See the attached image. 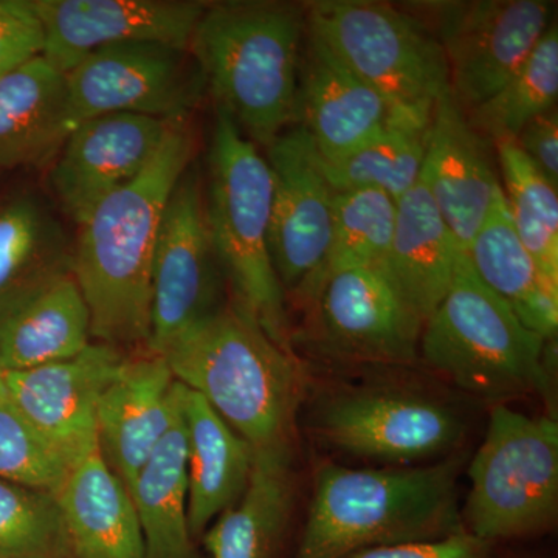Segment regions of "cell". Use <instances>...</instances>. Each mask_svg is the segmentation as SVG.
<instances>
[{
  "label": "cell",
  "mask_w": 558,
  "mask_h": 558,
  "mask_svg": "<svg viewBox=\"0 0 558 558\" xmlns=\"http://www.w3.org/2000/svg\"><path fill=\"white\" fill-rule=\"evenodd\" d=\"M495 154L513 229L539 270L558 284L557 189L515 143H497Z\"/></svg>",
  "instance_id": "cell-33"
},
{
  "label": "cell",
  "mask_w": 558,
  "mask_h": 558,
  "mask_svg": "<svg viewBox=\"0 0 558 558\" xmlns=\"http://www.w3.org/2000/svg\"><path fill=\"white\" fill-rule=\"evenodd\" d=\"M72 269V242L49 202L32 191L2 197L0 322Z\"/></svg>",
  "instance_id": "cell-22"
},
{
  "label": "cell",
  "mask_w": 558,
  "mask_h": 558,
  "mask_svg": "<svg viewBox=\"0 0 558 558\" xmlns=\"http://www.w3.org/2000/svg\"><path fill=\"white\" fill-rule=\"evenodd\" d=\"M418 182L468 252L501 191L495 146L470 126L450 89L435 102Z\"/></svg>",
  "instance_id": "cell-18"
},
{
  "label": "cell",
  "mask_w": 558,
  "mask_h": 558,
  "mask_svg": "<svg viewBox=\"0 0 558 558\" xmlns=\"http://www.w3.org/2000/svg\"><path fill=\"white\" fill-rule=\"evenodd\" d=\"M7 396V388H5V381H3V371L0 369V400L5 398Z\"/></svg>",
  "instance_id": "cell-39"
},
{
  "label": "cell",
  "mask_w": 558,
  "mask_h": 558,
  "mask_svg": "<svg viewBox=\"0 0 558 558\" xmlns=\"http://www.w3.org/2000/svg\"><path fill=\"white\" fill-rule=\"evenodd\" d=\"M54 497L73 558H146L130 490L109 468L98 446L73 465Z\"/></svg>",
  "instance_id": "cell-21"
},
{
  "label": "cell",
  "mask_w": 558,
  "mask_h": 558,
  "mask_svg": "<svg viewBox=\"0 0 558 558\" xmlns=\"http://www.w3.org/2000/svg\"><path fill=\"white\" fill-rule=\"evenodd\" d=\"M517 148L546 179L558 189V113L557 108L546 110L529 121L517 135Z\"/></svg>",
  "instance_id": "cell-38"
},
{
  "label": "cell",
  "mask_w": 558,
  "mask_h": 558,
  "mask_svg": "<svg viewBox=\"0 0 558 558\" xmlns=\"http://www.w3.org/2000/svg\"><path fill=\"white\" fill-rule=\"evenodd\" d=\"M73 130L64 73L46 58L0 78V168L44 163Z\"/></svg>",
  "instance_id": "cell-26"
},
{
  "label": "cell",
  "mask_w": 558,
  "mask_h": 558,
  "mask_svg": "<svg viewBox=\"0 0 558 558\" xmlns=\"http://www.w3.org/2000/svg\"><path fill=\"white\" fill-rule=\"evenodd\" d=\"M396 209V201L384 191L337 193L328 253L317 274L293 292L299 300L337 271L360 267L380 270L391 247Z\"/></svg>",
  "instance_id": "cell-31"
},
{
  "label": "cell",
  "mask_w": 558,
  "mask_h": 558,
  "mask_svg": "<svg viewBox=\"0 0 558 558\" xmlns=\"http://www.w3.org/2000/svg\"><path fill=\"white\" fill-rule=\"evenodd\" d=\"M180 409L179 381L156 352L128 357L97 405L101 457L128 490Z\"/></svg>",
  "instance_id": "cell-19"
},
{
  "label": "cell",
  "mask_w": 558,
  "mask_h": 558,
  "mask_svg": "<svg viewBox=\"0 0 558 558\" xmlns=\"http://www.w3.org/2000/svg\"><path fill=\"white\" fill-rule=\"evenodd\" d=\"M476 277L520 322L553 341L558 328V284L550 281L521 244L502 189L465 252Z\"/></svg>",
  "instance_id": "cell-25"
},
{
  "label": "cell",
  "mask_w": 558,
  "mask_h": 558,
  "mask_svg": "<svg viewBox=\"0 0 558 558\" xmlns=\"http://www.w3.org/2000/svg\"><path fill=\"white\" fill-rule=\"evenodd\" d=\"M90 339L89 307L72 275L40 290L0 322V369H31L75 357Z\"/></svg>",
  "instance_id": "cell-28"
},
{
  "label": "cell",
  "mask_w": 558,
  "mask_h": 558,
  "mask_svg": "<svg viewBox=\"0 0 558 558\" xmlns=\"http://www.w3.org/2000/svg\"><path fill=\"white\" fill-rule=\"evenodd\" d=\"M306 24L392 108L432 110L449 90L442 47L402 7L376 0L303 3Z\"/></svg>",
  "instance_id": "cell-8"
},
{
  "label": "cell",
  "mask_w": 558,
  "mask_h": 558,
  "mask_svg": "<svg viewBox=\"0 0 558 558\" xmlns=\"http://www.w3.org/2000/svg\"><path fill=\"white\" fill-rule=\"evenodd\" d=\"M548 0H425L402 3L438 40L451 95L465 113L497 94L553 25Z\"/></svg>",
  "instance_id": "cell-9"
},
{
  "label": "cell",
  "mask_w": 558,
  "mask_h": 558,
  "mask_svg": "<svg viewBox=\"0 0 558 558\" xmlns=\"http://www.w3.org/2000/svg\"><path fill=\"white\" fill-rule=\"evenodd\" d=\"M549 343L476 277L462 253L446 296L422 329L418 355L454 387L498 405L526 396L550 400Z\"/></svg>",
  "instance_id": "cell-5"
},
{
  "label": "cell",
  "mask_w": 558,
  "mask_h": 558,
  "mask_svg": "<svg viewBox=\"0 0 558 558\" xmlns=\"http://www.w3.org/2000/svg\"><path fill=\"white\" fill-rule=\"evenodd\" d=\"M274 180L269 247L282 290L295 292L317 274L332 236L333 201L314 142L289 128L266 148Z\"/></svg>",
  "instance_id": "cell-14"
},
{
  "label": "cell",
  "mask_w": 558,
  "mask_h": 558,
  "mask_svg": "<svg viewBox=\"0 0 558 558\" xmlns=\"http://www.w3.org/2000/svg\"><path fill=\"white\" fill-rule=\"evenodd\" d=\"M432 110L399 109L387 126L347 156L319 157L332 189L379 190L398 202L421 178Z\"/></svg>",
  "instance_id": "cell-30"
},
{
  "label": "cell",
  "mask_w": 558,
  "mask_h": 558,
  "mask_svg": "<svg viewBox=\"0 0 558 558\" xmlns=\"http://www.w3.org/2000/svg\"><path fill=\"white\" fill-rule=\"evenodd\" d=\"M126 359L123 349L90 343L72 359L7 371V396L44 435L80 461L98 446V400Z\"/></svg>",
  "instance_id": "cell-17"
},
{
  "label": "cell",
  "mask_w": 558,
  "mask_h": 558,
  "mask_svg": "<svg viewBox=\"0 0 558 558\" xmlns=\"http://www.w3.org/2000/svg\"><path fill=\"white\" fill-rule=\"evenodd\" d=\"M0 558H73L53 494L0 478Z\"/></svg>",
  "instance_id": "cell-34"
},
{
  "label": "cell",
  "mask_w": 558,
  "mask_h": 558,
  "mask_svg": "<svg viewBox=\"0 0 558 558\" xmlns=\"http://www.w3.org/2000/svg\"><path fill=\"white\" fill-rule=\"evenodd\" d=\"M43 24V57L69 72L92 51L150 40L189 49L208 2L201 0H28Z\"/></svg>",
  "instance_id": "cell-15"
},
{
  "label": "cell",
  "mask_w": 558,
  "mask_h": 558,
  "mask_svg": "<svg viewBox=\"0 0 558 558\" xmlns=\"http://www.w3.org/2000/svg\"><path fill=\"white\" fill-rule=\"evenodd\" d=\"M465 531L494 545L532 537L558 513V425L508 403L492 407L486 436L469 464Z\"/></svg>",
  "instance_id": "cell-7"
},
{
  "label": "cell",
  "mask_w": 558,
  "mask_h": 558,
  "mask_svg": "<svg viewBox=\"0 0 558 558\" xmlns=\"http://www.w3.org/2000/svg\"><path fill=\"white\" fill-rule=\"evenodd\" d=\"M222 271L201 175L189 168L168 199L154 252L150 352L222 306Z\"/></svg>",
  "instance_id": "cell-12"
},
{
  "label": "cell",
  "mask_w": 558,
  "mask_h": 558,
  "mask_svg": "<svg viewBox=\"0 0 558 558\" xmlns=\"http://www.w3.org/2000/svg\"><path fill=\"white\" fill-rule=\"evenodd\" d=\"M64 76L75 128L108 113L189 120L205 94L201 70L189 49L150 40L101 47Z\"/></svg>",
  "instance_id": "cell-11"
},
{
  "label": "cell",
  "mask_w": 558,
  "mask_h": 558,
  "mask_svg": "<svg viewBox=\"0 0 558 558\" xmlns=\"http://www.w3.org/2000/svg\"><path fill=\"white\" fill-rule=\"evenodd\" d=\"M312 429L330 449L399 465L457 449L465 425L447 403L421 392L354 387L319 399L312 414Z\"/></svg>",
  "instance_id": "cell-10"
},
{
  "label": "cell",
  "mask_w": 558,
  "mask_h": 558,
  "mask_svg": "<svg viewBox=\"0 0 558 558\" xmlns=\"http://www.w3.org/2000/svg\"><path fill=\"white\" fill-rule=\"evenodd\" d=\"M557 97L558 32L554 21L515 75L465 117L470 126L495 146L513 142L529 121L557 108Z\"/></svg>",
  "instance_id": "cell-32"
},
{
  "label": "cell",
  "mask_w": 558,
  "mask_h": 558,
  "mask_svg": "<svg viewBox=\"0 0 558 558\" xmlns=\"http://www.w3.org/2000/svg\"><path fill=\"white\" fill-rule=\"evenodd\" d=\"M172 124L135 113H108L76 124L49 178L62 215L80 227L105 197L148 167Z\"/></svg>",
  "instance_id": "cell-16"
},
{
  "label": "cell",
  "mask_w": 558,
  "mask_h": 558,
  "mask_svg": "<svg viewBox=\"0 0 558 558\" xmlns=\"http://www.w3.org/2000/svg\"><path fill=\"white\" fill-rule=\"evenodd\" d=\"M248 484L204 535L211 558H269L292 515L293 447L253 450Z\"/></svg>",
  "instance_id": "cell-27"
},
{
  "label": "cell",
  "mask_w": 558,
  "mask_h": 558,
  "mask_svg": "<svg viewBox=\"0 0 558 558\" xmlns=\"http://www.w3.org/2000/svg\"><path fill=\"white\" fill-rule=\"evenodd\" d=\"M156 354L253 450L293 447L306 391L303 365L236 301L222 304Z\"/></svg>",
  "instance_id": "cell-2"
},
{
  "label": "cell",
  "mask_w": 558,
  "mask_h": 558,
  "mask_svg": "<svg viewBox=\"0 0 558 558\" xmlns=\"http://www.w3.org/2000/svg\"><path fill=\"white\" fill-rule=\"evenodd\" d=\"M398 110L349 70L306 24L295 126L310 134L323 160L341 159L359 148Z\"/></svg>",
  "instance_id": "cell-20"
},
{
  "label": "cell",
  "mask_w": 558,
  "mask_h": 558,
  "mask_svg": "<svg viewBox=\"0 0 558 558\" xmlns=\"http://www.w3.org/2000/svg\"><path fill=\"white\" fill-rule=\"evenodd\" d=\"M179 398L186 433L189 526L191 537H201L216 517L240 501L255 451L199 392L180 381Z\"/></svg>",
  "instance_id": "cell-23"
},
{
  "label": "cell",
  "mask_w": 558,
  "mask_h": 558,
  "mask_svg": "<svg viewBox=\"0 0 558 558\" xmlns=\"http://www.w3.org/2000/svg\"><path fill=\"white\" fill-rule=\"evenodd\" d=\"M303 3L278 0L208 2L190 43L211 95L244 137L270 146L295 126Z\"/></svg>",
  "instance_id": "cell-3"
},
{
  "label": "cell",
  "mask_w": 558,
  "mask_h": 558,
  "mask_svg": "<svg viewBox=\"0 0 558 558\" xmlns=\"http://www.w3.org/2000/svg\"><path fill=\"white\" fill-rule=\"evenodd\" d=\"M462 465V454L427 468L319 465L293 558H349L363 549L465 531L458 505Z\"/></svg>",
  "instance_id": "cell-4"
},
{
  "label": "cell",
  "mask_w": 558,
  "mask_h": 558,
  "mask_svg": "<svg viewBox=\"0 0 558 558\" xmlns=\"http://www.w3.org/2000/svg\"><path fill=\"white\" fill-rule=\"evenodd\" d=\"M274 180L266 157L216 110L208 153L205 207L220 266L234 301L252 315L271 340L293 352L284 290L269 247Z\"/></svg>",
  "instance_id": "cell-6"
},
{
  "label": "cell",
  "mask_w": 558,
  "mask_h": 558,
  "mask_svg": "<svg viewBox=\"0 0 558 558\" xmlns=\"http://www.w3.org/2000/svg\"><path fill=\"white\" fill-rule=\"evenodd\" d=\"M130 494L142 526L146 558H197L189 526V465L182 409L135 476Z\"/></svg>",
  "instance_id": "cell-29"
},
{
  "label": "cell",
  "mask_w": 558,
  "mask_h": 558,
  "mask_svg": "<svg viewBox=\"0 0 558 558\" xmlns=\"http://www.w3.org/2000/svg\"><path fill=\"white\" fill-rule=\"evenodd\" d=\"M311 306L322 347L374 365H413L424 323L377 269L337 271L300 299Z\"/></svg>",
  "instance_id": "cell-13"
},
{
  "label": "cell",
  "mask_w": 558,
  "mask_h": 558,
  "mask_svg": "<svg viewBox=\"0 0 558 558\" xmlns=\"http://www.w3.org/2000/svg\"><path fill=\"white\" fill-rule=\"evenodd\" d=\"M349 558H492V543L461 531L442 538L363 549Z\"/></svg>",
  "instance_id": "cell-37"
},
{
  "label": "cell",
  "mask_w": 558,
  "mask_h": 558,
  "mask_svg": "<svg viewBox=\"0 0 558 558\" xmlns=\"http://www.w3.org/2000/svg\"><path fill=\"white\" fill-rule=\"evenodd\" d=\"M396 205L395 234L380 271L425 325L446 296L464 252L421 182Z\"/></svg>",
  "instance_id": "cell-24"
},
{
  "label": "cell",
  "mask_w": 558,
  "mask_h": 558,
  "mask_svg": "<svg viewBox=\"0 0 558 558\" xmlns=\"http://www.w3.org/2000/svg\"><path fill=\"white\" fill-rule=\"evenodd\" d=\"M44 28L28 0H0V78L43 57Z\"/></svg>",
  "instance_id": "cell-36"
},
{
  "label": "cell",
  "mask_w": 558,
  "mask_h": 558,
  "mask_svg": "<svg viewBox=\"0 0 558 558\" xmlns=\"http://www.w3.org/2000/svg\"><path fill=\"white\" fill-rule=\"evenodd\" d=\"M189 120L174 121L137 178L113 191L80 226L72 275L90 312L92 339L149 351L153 264L172 190L193 159Z\"/></svg>",
  "instance_id": "cell-1"
},
{
  "label": "cell",
  "mask_w": 558,
  "mask_h": 558,
  "mask_svg": "<svg viewBox=\"0 0 558 558\" xmlns=\"http://www.w3.org/2000/svg\"><path fill=\"white\" fill-rule=\"evenodd\" d=\"M76 462L32 424L9 396L0 400V478L54 495Z\"/></svg>",
  "instance_id": "cell-35"
}]
</instances>
